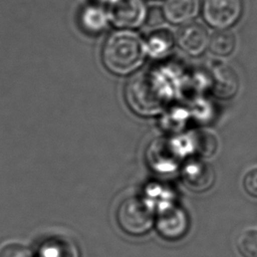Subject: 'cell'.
<instances>
[{"mask_svg": "<svg viewBox=\"0 0 257 257\" xmlns=\"http://www.w3.org/2000/svg\"><path fill=\"white\" fill-rule=\"evenodd\" d=\"M144 45L133 32L116 31L108 36L102 47V61L105 67L117 75L136 70L144 60Z\"/></svg>", "mask_w": 257, "mask_h": 257, "instance_id": "obj_1", "label": "cell"}, {"mask_svg": "<svg viewBox=\"0 0 257 257\" xmlns=\"http://www.w3.org/2000/svg\"><path fill=\"white\" fill-rule=\"evenodd\" d=\"M125 96L130 106L142 114L158 112L165 102L164 93L153 79L134 78L125 88Z\"/></svg>", "mask_w": 257, "mask_h": 257, "instance_id": "obj_2", "label": "cell"}, {"mask_svg": "<svg viewBox=\"0 0 257 257\" xmlns=\"http://www.w3.org/2000/svg\"><path fill=\"white\" fill-rule=\"evenodd\" d=\"M116 219L127 234L139 236L150 231L154 224L153 214L148 205L139 198H127L117 208Z\"/></svg>", "mask_w": 257, "mask_h": 257, "instance_id": "obj_3", "label": "cell"}, {"mask_svg": "<svg viewBox=\"0 0 257 257\" xmlns=\"http://www.w3.org/2000/svg\"><path fill=\"white\" fill-rule=\"evenodd\" d=\"M243 6V0H203V15L208 24L224 30L238 21Z\"/></svg>", "mask_w": 257, "mask_h": 257, "instance_id": "obj_4", "label": "cell"}, {"mask_svg": "<svg viewBox=\"0 0 257 257\" xmlns=\"http://www.w3.org/2000/svg\"><path fill=\"white\" fill-rule=\"evenodd\" d=\"M160 235L168 240H178L188 231L189 220L186 213L177 207L165 208L156 221Z\"/></svg>", "mask_w": 257, "mask_h": 257, "instance_id": "obj_5", "label": "cell"}, {"mask_svg": "<svg viewBox=\"0 0 257 257\" xmlns=\"http://www.w3.org/2000/svg\"><path fill=\"white\" fill-rule=\"evenodd\" d=\"M179 46L191 55H199L207 48L210 38L206 28L198 22H188L178 31Z\"/></svg>", "mask_w": 257, "mask_h": 257, "instance_id": "obj_6", "label": "cell"}, {"mask_svg": "<svg viewBox=\"0 0 257 257\" xmlns=\"http://www.w3.org/2000/svg\"><path fill=\"white\" fill-rule=\"evenodd\" d=\"M213 92L221 98H230L237 93L239 78L236 71L228 64L217 63L211 70Z\"/></svg>", "mask_w": 257, "mask_h": 257, "instance_id": "obj_7", "label": "cell"}, {"mask_svg": "<svg viewBox=\"0 0 257 257\" xmlns=\"http://www.w3.org/2000/svg\"><path fill=\"white\" fill-rule=\"evenodd\" d=\"M182 174L185 184L196 192L208 190L213 185L215 179L212 167L200 160L188 162L184 166Z\"/></svg>", "mask_w": 257, "mask_h": 257, "instance_id": "obj_8", "label": "cell"}, {"mask_svg": "<svg viewBox=\"0 0 257 257\" xmlns=\"http://www.w3.org/2000/svg\"><path fill=\"white\" fill-rule=\"evenodd\" d=\"M146 16V8L141 0H119L111 10V19L118 27H137Z\"/></svg>", "mask_w": 257, "mask_h": 257, "instance_id": "obj_9", "label": "cell"}, {"mask_svg": "<svg viewBox=\"0 0 257 257\" xmlns=\"http://www.w3.org/2000/svg\"><path fill=\"white\" fill-rule=\"evenodd\" d=\"M198 9L199 0H166L163 8L166 18L175 24L191 20Z\"/></svg>", "mask_w": 257, "mask_h": 257, "instance_id": "obj_10", "label": "cell"}, {"mask_svg": "<svg viewBox=\"0 0 257 257\" xmlns=\"http://www.w3.org/2000/svg\"><path fill=\"white\" fill-rule=\"evenodd\" d=\"M39 257H77V251L68 240L53 238L40 247Z\"/></svg>", "mask_w": 257, "mask_h": 257, "instance_id": "obj_11", "label": "cell"}, {"mask_svg": "<svg viewBox=\"0 0 257 257\" xmlns=\"http://www.w3.org/2000/svg\"><path fill=\"white\" fill-rule=\"evenodd\" d=\"M210 49L213 53L226 56L231 54L236 46V38L232 32L224 30H220L212 35L210 38Z\"/></svg>", "mask_w": 257, "mask_h": 257, "instance_id": "obj_12", "label": "cell"}, {"mask_svg": "<svg viewBox=\"0 0 257 257\" xmlns=\"http://www.w3.org/2000/svg\"><path fill=\"white\" fill-rule=\"evenodd\" d=\"M236 248L241 257H257V230L241 232L236 239Z\"/></svg>", "mask_w": 257, "mask_h": 257, "instance_id": "obj_13", "label": "cell"}, {"mask_svg": "<svg viewBox=\"0 0 257 257\" xmlns=\"http://www.w3.org/2000/svg\"><path fill=\"white\" fill-rule=\"evenodd\" d=\"M172 46V38L168 33H156L148 41V49L154 55L163 54Z\"/></svg>", "mask_w": 257, "mask_h": 257, "instance_id": "obj_14", "label": "cell"}, {"mask_svg": "<svg viewBox=\"0 0 257 257\" xmlns=\"http://www.w3.org/2000/svg\"><path fill=\"white\" fill-rule=\"evenodd\" d=\"M106 18L102 11L99 9L91 8L84 14V23L88 26L89 30L99 31L104 27Z\"/></svg>", "mask_w": 257, "mask_h": 257, "instance_id": "obj_15", "label": "cell"}, {"mask_svg": "<svg viewBox=\"0 0 257 257\" xmlns=\"http://www.w3.org/2000/svg\"><path fill=\"white\" fill-rule=\"evenodd\" d=\"M0 257H32V254L27 247L12 243L0 249Z\"/></svg>", "mask_w": 257, "mask_h": 257, "instance_id": "obj_16", "label": "cell"}, {"mask_svg": "<svg viewBox=\"0 0 257 257\" xmlns=\"http://www.w3.org/2000/svg\"><path fill=\"white\" fill-rule=\"evenodd\" d=\"M245 191L252 197H257V168L250 170L243 179Z\"/></svg>", "mask_w": 257, "mask_h": 257, "instance_id": "obj_17", "label": "cell"}]
</instances>
